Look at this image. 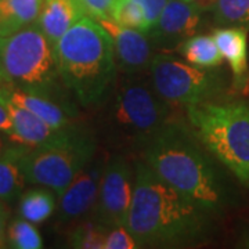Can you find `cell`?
Segmentation results:
<instances>
[{"mask_svg":"<svg viewBox=\"0 0 249 249\" xmlns=\"http://www.w3.org/2000/svg\"><path fill=\"white\" fill-rule=\"evenodd\" d=\"M247 244H248V247H249V240H248V241H247Z\"/></svg>","mask_w":249,"mask_h":249,"instance_id":"cell-32","label":"cell"},{"mask_svg":"<svg viewBox=\"0 0 249 249\" xmlns=\"http://www.w3.org/2000/svg\"><path fill=\"white\" fill-rule=\"evenodd\" d=\"M25 150V145L14 142L0 155V199L9 205L19 199L28 183L22 168Z\"/></svg>","mask_w":249,"mask_h":249,"instance_id":"cell-17","label":"cell"},{"mask_svg":"<svg viewBox=\"0 0 249 249\" xmlns=\"http://www.w3.org/2000/svg\"><path fill=\"white\" fill-rule=\"evenodd\" d=\"M3 136H4V134L0 133V155H1V154L4 152V150L9 147V145H7V142H6V139H4Z\"/></svg>","mask_w":249,"mask_h":249,"instance_id":"cell-30","label":"cell"},{"mask_svg":"<svg viewBox=\"0 0 249 249\" xmlns=\"http://www.w3.org/2000/svg\"><path fill=\"white\" fill-rule=\"evenodd\" d=\"M96 152L94 134L72 124L50 142L34 148L27 147L22 168L29 184L50 188L58 196Z\"/></svg>","mask_w":249,"mask_h":249,"instance_id":"cell-6","label":"cell"},{"mask_svg":"<svg viewBox=\"0 0 249 249\" xmlns=\"http://www.w3.org/2000/svg\"><path fill=\"white\" fill-rule=\"evenodd\" d=\"M0 133H3L10 142H13L14 137V124L10 118L6 107L0 103Z\"/></svg>","mask_w":249,"mask_h":249,"instance_id":"cell-27","label":"cell"},{"mask_svg":"<svg viewBox=\"0 0 249 249\" xmlns=\"http://www.w3.org/2000/svg\"><path fill=\"white\" fill-rule=\"evenodd\" d=\"M188 1L194 3V4H196L199 9L202 10H212L213 4L216 3V0H188Z\"/></svg>","mask_w":249,"mask_h":249,"instance_id":"cell-29","label":"cell"},{"mask_svg":"<svg viewBox=\"0 0 249 249\" xmlns=\"http://www.w3.org/2000/svg\"><path fill=\"white\" fill-rule=\"evenodd\" d=\"M212 11L217 25L249 28V0H216Z\"/></svg>","mask_w":249,"mask_h":249,"instance_id":"cell-21","label":"cell"},{"mask_svg":"<svg viewBox=\"0 0 249 249\" xmlns=\"http://www.w3.org/2000/svg\"><path fill=\"white\" fill-rule=\"evenodd\" d=\"M108 229L93 219L78 222L70 232V247L79 249H104Z\"/></svg>","mask_w":249,"mask_h":249,"instance_id":"cell-22","label":"cell"},{"mask_svg":"<svg viewBox=\"0 0 249 249\" xmlns=\"http://www.w3.org/2000/svg\"><path fill=\"white\" fill-rule=\"evenodd\" d=\"M247 29L244 27H222L212 32L223 58L231 68L235 86L238 88H245L249 76Z\"/></svg>","mask_w":249,"mask_h":249,"instance_id":"cell-14","label":"cell"},{"mask_svg":"<svg viewBox=\"0 0 249 249\" xmlns=\"http://www.w3.org/2000/svg\"><path fill=\"white\" fill-rule=\"evenodd\" d=\"M112 37L116 65L124 73H142L150 71L152 42L145 32L116 24L114 19L100 21Z\"/></svg>","mask_w":249,"mask_h":249,"instance_id":"cell-12","label":"cell"},{"mask_svg":"<svg viewBox=\"0 0 249 249\" xmlns=\"http://www.w3.org/2000/svg\"><path fill=\"white\" fill-rule=\"evenodd\" d=\"M124 73L116 78L109 93L106 116L103 119L111 142L121 147L144 148L152 139L172 124L170 106L157 93L148 76Z\"/></svg>","mask_w":249,"mask_h":249,"instance_id":"cell-4","label":"cell"},{"mask_svg":"<svg viewBox=\"0 0 249 249\" xmlns=\"http://www.w3.org/2000/svg\"><path fill=\"white\" fill-rule=\"evenodd\" d=\"M178 50L187 62L204 70L217 68L224 60L212 35L190 36L178 46Z\"/></svg>","mask_w":249,"mask_h":249,"instance_id":"cell-19","label":"cell"},{"mask_svg":"<svg viewBox=\"0 0 249 249\" xmlns=\"http://www.w3.org/2000/svg\"><path fill=\"white\" fill-rule=\"evenodd\" d=\"M43 0H0V36H9L32 25Z\"/></svg>","mask_w":249,"mask_h":249,"instance_id":"cell-18","label":"cell"},{"mask_svg":"<svg viewBox=\"0 0 249 249\" xmlns=\"http://www.w3.org/2000/svg\"><path fill=\"white\" fill-rule=\"evenodd\" d=\"M58 75L83 107L106 101L118 78L112 37L97 19L82 17L54 46Z\"/></svg>","mask_w":249,"mask_h":249,"instance_id":"cell-3","label":"cell"},{"mask_svg":"<svg viewBox=\"0 0 249 249\" xmlns=\"http://www.w3.org/2000/svg\"><path fill=\"white\" fill-rule=\"evenodd\" d=\"M134 188V168L124 155L109 157L104 168L94 219L106 229L126 226Z\"/></svg>","mask_w":249,"mask_h":249,"instance_id":"cell-9","label":"cell"},{"mask_svg":"<svg viewBox=\"0 0 249 249\" xmlns=\"http://www.w3.org/2000/svg\"><path fill=\"white\" fill-rule=\"evenodd\" d=\"M188 122L205 150L249 187V107L202 101L187 108Z\"/></svg>","mask_w":249,"mask_h":249,"instance_id":"cell-5","label":"cell"},{"mask_svg":"<svg viewBox=\"0 0 249 249\" xmlns=\"http://www.w3.org/2000/svg\"><path fill=\"white\" fill-rule=\"evenodd\" d=\"M0 86H1V80H0Z\"/></svg>","mask_w":249,"mask_h":249,"instance_id":"cell-33","label":"cell"},{"mask_svg":"<svg viewBox=\"0 0 249 249\" xmlns=\"http://www.w3.org/2000/svg\"><path fill=\"white\" fill-rule=\"evenodd\" d=\"M106 163L107 160L96 152L71 184L57 196V220L60 224L78 223L94 211Z\"/></svg>","mask_w":249,"mask_h":249,"instance_id":"cell-10","label":"cell"},{"mask_svg":"<svg viewBox=\"0 0 249 249\" xmlns=\"http://www.w3.org/2000/svg\"><path fill=\"white\" fill-rule=\"evenodd\" d=\"M204 148L196 134L173 121L142 148V155L163 181L211 214L222 208L224 194Z\"/></svg>","mask_w":249,"mask_h":249,"instance_id":"cell-2","label":"cell"},{"mask_svg":"<svg viewBox=\"0 0 249 249\" xmlns=\"http://www.w3.org/2000/svg\"><path fill=\"white\" fill-rule=\"evenodd\" d=\"M140 248L137 241L127 230L126 226H118L112 227L107 231L106 241H104V249H134Z\"/></svg>","mask_w":249,"mask_h":249,"instance_id":"cell-24","label":"cell"},{"mask_svg":"<svg viewBox=\"0 0 249 249\" xmlns=\"http://www.w3.org/2000/svg\"><path fill=\"white\" fill-rule=\"evenodd\" d=\"M6 244L16 249H40L43 247V240L35 227V223L25 220L19 216L9 223Z\"/></svg>","mask_w":249,"mask_h":249,"instance_id":"cell-23","label":"cell"},{"mask_svg":"<svg viewBox=\"0 0 249 249\" xmlns=\"http://www.w3.org/2000/svg\"><path fill=\"white\" fill-rule=\"evenodd\" d=\"M134 1L142 7L145 22H147V28H148L147 32H150L152 28L155 27L168 0H134Z\"/></svg>","mask_w":249,"mask_h":249,"instance_id":"cell-26","label":"cell"},{"mask_svg":"<svg viewBox=\"0 0 249 249\" xmlns=\"http://www.w3.org/2000/svg\"><path fill=\"white\" fill-rule=\"evenodd\" d=\"M58 75L54 47L34 22L9 36H0L1 86L42 93Z\"/></svg>","mask_w":249,"mask_h":249,"instance_id":"cell-7","label":"cell"},{"mask_svg":"<svg viewBox=\"0 0 249 249\" xmlns=\"http://www.w3.org/2000/svg\"><path fill=\"white\" fill-rule=\"evenodd\" d=\"M0 89L13 103L31 111L55 130H61L73 124L70 119V115L65 112V109L57 103L52 101L49 97H46L43 93L16 89L9 86H0Z\"/></svg>","mask_w":249,"mask_h":249,"instance_id":"cell-16","label":"cell"},{"mask_svg":"<svg viewBox=\"0 0 249 249\" xmlns=\"http://www.w3.org/2000/svg\"><path fill=\"white\" fill-rule=\"evenodd\" d=\"M244 89H245V91L249 94V76H248V80H247V85H245V88H244Z\"/></svg>","mask_w":249,"mask_h":249,"instance_id":"cell-31","label":"cell"},{"mask_svg":"<svg viewBox=\"0 0 249 249\" xmlns=\"http://www.w3.org/2000/svg\"><path fill=\"white\" fill-rule=\"evenodd\" d=\"M0 103L6 107L14 124V137L11 142L34 148V147L42 145L45 142L53 140L62 130V129L55 130L52 126L43 122L40 118H37L35 114H32L31 111L13 103L1 91V89H0Z\"/></svg>","mask_w":249,"mask_h":249,"instance_id":"cell-13","label":"cell"},{"mask_svg":"<svg viewBox=\"0 0 249 249\" xmlns=\"http://www.w3.org/2000/svg\"><path fill=\"white\" fill-rule=\"evenodd\" d=\"M76 3L88 17L94 18L98 22L112 18V7L115 0H76Z\"/></svg>","mask_w":249,"mask_h":249,"instance_id":"cell-25","label":"cell"},{"mask_svg":"<svg viewBox=\"0 0 249 249\" xmlns=\"http://www.w3.org/2000/svg\"><path fill=\"white\" fill-rule=\"evenodd\" d=\"M209 213L188 201L145 162H136L126 227L139 247H178L199 241Z\"/></svg>","mask_w":249,"mask_h":249,"instance_id":"cell-1","label":"cell"},{"mask_svg":"<svg viewBox=\"0 0 249 249\" xmlns=\"http://www.w3.org/2000/svg\"><path fill=\"white\" fill-rule=\"evenodd\" d=\"M202 11L188 0H168L155 27L147 35L154 46L163 49L180 46L198 32L202 22Z\"/></svg>","mask_w":249,"mask_h":249,"instance_id":"cell-11","label":"cell"},{"mask_svg":"<svg viewBox=\"0 0 249 249\" xmlns=\"http://www.w3.org/2000/svg\"><path fill=\"white\" fill-rule=\"evenodd\" d=\"M85 16L76 0H43L36 24L54 47L68 29Z\"/></svg>","mask_w":249,"mask_h":249,"instance_id":"cell-15","label":"cell"},{"mask_svg":"<svg viewBox=\"0 0 249 249\" xmlns=\"http://www.w3.org/2000/svg\"><path fill=\"white\" fill-rule=\"evenodd\" d=\"M55 193L46 187L31 188L19 196L18 213L25 220L39 224L46 222L55 211Z\"/></svg>","mask_w":249,"mask_h":249,"instance_id":"cell-20","label":"cell"},{"mask_svg":"<svg viewBox=\"0 0 249 249\" xmlns=\"http://www.w3.org/2000/svg\"><path fill=\"white\" fill-rule=\"evenodd\" d=\"M10 209L9 204L0 199V247H4L6 244V232L9 227Z\"/></svg>","mask_w":249,"mask_h":249,"instance_id":"cell-28","label":"cell"},{"mask_svg":"<svg viewBox=\"0 0 249 249\" xmlns=\"http://www.w3.org/2000/svg\"><path fill=\"white\" fill-rule=\"evenodd\" d=\"M148 72L157 93L170 106H196L214 89L212 73L169 54H155Z\"/></svg>","mask_w":249,"mask_h":249,"instance_id":"cell-8","label":"cell"}]
</instances>
